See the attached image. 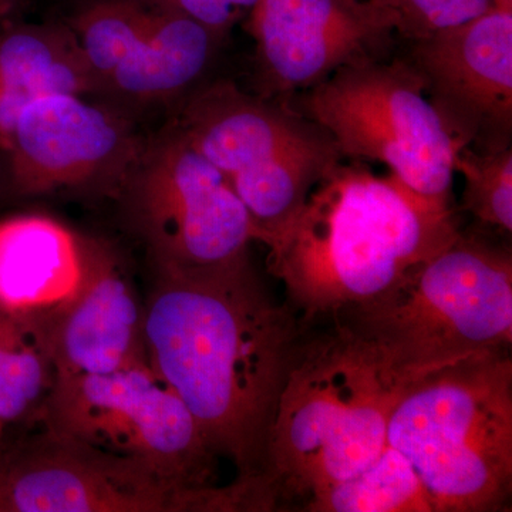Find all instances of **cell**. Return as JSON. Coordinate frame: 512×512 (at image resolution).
I'll return each instance as SVG.
<instances>
[{
	"instance_id": "44dd1931",
	"label": "cell",
	"mask_w": 512,
	"mask_h": 512,
	"mask_svg": "<svg viewBox=\"0 0 512 512\" xmlns=\"http://www.w3.org/2000/svg\"><path fill=\"white\" fill-rule=\"evenodd\" d=\"M153 6L140 0H106L84 10L73 33L101 86L126 62L146 35Z\"/></svg>"
},
{
	"instance_id": "2e32d148",
	"label": "cell",
	"mask_w": 512,
	"mask_h": 512,
	"mask_svg": "<svg viewBox=\"0 0 512 512\" xmlns=\"http://www.w3.org/2000/svg\"><path fill=\"white\" fill-rule=\"evenodd\" d=\"M73 30L23 26L0 37V141L5 143L20 110L52 94L100 89Z\"/></svg>"
},
{
	"instance_id": "603a6c76",
	"label": "cell",
	"mask_w": 512,
	"mask_h": 512,
	"mask_svg": "<svg viewBox=\"0 0 512 512\" xmlns=\"http://www.w3.org/2000/svg\"><path fill=\"white\" fill-rule=\"evenodd\" d=\"M392 13L396 32L410 42L458 23L477 18L493 8V0H370Z\"/></svg>"
},
{
	"instance_id": "e0dca14e",
	"label": "cell",
	"mask_w": 512,
	"mask_h": 512,
	"mask_svg": "<svg viewBox=\"0 0 512 512\" xmlns=\"http://www.w3.org/2000/svg\"><path fill=\"white\" fill-rule=\"evenodd\" d=\"M151 6L146 35L106 86L131 99H164L184 92L210 66L222 37L187 13Z\"/></svg>"
},
{
	"instance_id": "52a82bcc",
	"label": "cell",
	"mask_w": 512,
	"mask_h": 512,
	"mask_svg": "<svg viewBox=\"0 0 512 512\" xmlns=\"http://www.w3.org/2000/svg\"><path fill=\"white\" fill-rule=\"evenodd\" d=\"M35 420L181 490L217 487L211 481L215 454L197 421L148 362L106 375L57 377Z\"/></svg>"
},
{
	"instance_id": "cb8c5ba5",
	"label": "cell",
	"mask_w": 512,
	"mask_h": 512,
	"mask_svg": "<svg viewBox=\"0 0 512 512\" xmlns=\"http://www.w3.org/2000/svg\"><path fill=\"white\" fill-rule=\"evenodd\" d=\"M157 5L180 10L220 36H224L245 10H251L258 0H151Z\"/></svg>"
},
{
	"instance_id": "7a4b0ae2",
	"label": "cell",
	"mask_w": 512,
	"mask_h": 512,
	"mask_svg": "<svg viewBox=\"0 0 512 512\" xmlns=\"http://www.w3.org/2000/svg\"><path fill=\"white\" fill-rule=\"evenodd\" d=\"M460 235L451 200L336 164L268 239V269L308 326L379 301Z\"/></svg>"
},
{
	"instance_id": "4fadbf2b",
	"label": "cell",
	"mask_w": 512,
	"mask_h": 512,
	"mask_svg": "<svg viewBox=\"0 0 512 512\" xmlns=\"http://www.w3.org/2000/svg\"><path fill=\"white\" fill-rule=\"evenodd\" d=\"M100 247L47 215L0 218V313L47 342L89 281Z\"/></svg>"
},
{
	"instance_id": "ffe728a7",
	"label": "cell",
	"mask_w": 512,
	"mask_h": 512,
	"mask_svg": "<svg viewBox=\"0 0 512 512\" xmlns=\"http://www.w3.org/2000/svg\"><path fill=\"white\" fill-rule=\"evenodd\" d=\"M57 379L42 335L0 313V421L35 420Z\"/></svg>"
},
{
	"instance_id": "5bb4252c",
	"label": "cell",
	"mask_w": 512,
	"mask_h": 512,
	"mask_svg": "<svg viewBox=\"0 0 512 512\" xmlns=\"http://www.w3.org/2000/svg\"><path fill=\"white\" fill-rule=\"evenodd\" d=\"M144 315L127 272L101 244L89 281L47 340L57 377L106 375L147 362Z\"/></svg>"
},
{
	"instance_id": "6da1fadb",
	"label": "cell",
	"mask_w": 512,
	"mask_h": 512,
	"mask_svg": "<svg viewBox=\"0 0 512 512\" xmlns=\"http://www.w3.org/2000/svg\"><path fill=\"white\" fill-rule=\"evenodd\" d=\"M147 362L237 480L264 476L279 397L305 326L256 281L249 259L157 274L144 305Z\"/></svg>"
},
{
	"instance_id": "d4e9b609",
	"label": "cell",
	"mask_w": 512,
	"mask_h": 512,
	"mask_svg": "<svg viewBox=\"0 0 512 512\" xmlns=\"http://www.w3.org/2000/svg\"><path fill=\"white\" fill-rule=\"evenodd\" d=\"M493 9L512 13V0H493Z\"/></svg>"
},
{
	"instance_id": "ba28073f",
	"label": "cell",
	"mask_w": 512,
	"mask_h": 512,
	"mask_svg": "<svg viewBox=\"0 0 512 512\" xmlns=\"http://www.w3.org/2000/svg\"><path fill=\"white\" fill-rule=\"evenodd\" d=\"M131 220L157 274L239 264L258 239L227 175L202 156L180 128L138 154L128 171Z\"/></svg>"
},
{
	"instance_id": "9a60e30c",
	"label": "cell",
	"mask_w": 512,
	"mask_h": 512,
	"mask_svg": "<svg viewBox=\"0 0 512 512\" xmlns=\"http://www.w3.org/2000/svg\"><path fill=\"white\" fill-rule=\"evenodd\" d=\"M181 131L227 178L330 136L289 103L215 84L188 103Z\"/></svg>"
},
{
	"instance_id": "4316f807",
	"label": "cell",
	"mask_w": 512,
	"mask_h": 512,
	"mask_svg": "<svg viewBox=\"0 0 512 512\" xmlns=\"http://www.w3.org/2000/svg\"><path fill=\"white\" fill-rule=\"evenodd\" d=\"M3 431H5V424H3L2 421H0V444H2Z\"/></svg>"
},
{
	"instance_id": "7c38bea8",
	"label": "cell",
	"mask_w": 512,
	"mask_h": 512,
	"mask_svg": "<svg viewBox=\"0 0 512 512\" xmlns=\"http://www.w3.org/2000/svg\"><path fill=\"white\" fill-rule=\"evenodd\" d=\"M3 146L9 150L10 187L19 195L70 190L128 173L138 156L123 123L76 94L30 101Z\"/></svg>"
},
{
	"instance_id": "3957f363",
	"label": "cell",
	"mask_w": 512,
	"mask_h": 512,
	"mask_svg": "<svg viewBox=\"0 0 512 512\" xmlns=\"http://www.w3.org/2000/svg\"><path fill=\"white\" fill-rule=\"evenodd\" d=\"M332 322L319 335L305 328L276 407L262 476L276 510L305 507L369 467L416 377L396 369L373 340Z\"/></svg>"
},
{
	"instance_id": "ac0fdd59",
	"label": "cell",
	"mask_w": 512,
	"mask_h": 512,
	"mask_svg": "<svg viewBox=\"0 0 512 512\" xmlns=\"http://www.w3.org/2000/svg\"><path fill=\"white\" fill-rule=\"evenodd\" d=\"M332 136L229 177L265 244L302 207L320 178L342 161Z\"/></svg>"
},
{
	"instance_id": "277c9868",
	"label": "cell",
	"mask_w": 512,
	"mask_h": 512,
	"mask_svg": "<svg viewBox=\"0 0 512 512\" xmlns=\"http://www.w3.org/2000/svg\"><path fill=\"white\" fill-rule=\"evenodd\" d=\"M511 349L478 353L414 377L387 444L412 464L433 512H495L512 491Z\"/></svg>"
},
{
	"instance_id": "5b68a950",
	"label": "cell",
	"mask_w": 512,
	"mask_h": 512,
	"mask_svg": "<svg viewBox=\"0 0 512 512\" xmlns=\"http://www.w3.org/2000/svg\"><path fill=\"white\" fill-rule=\"evenodd\" d=\"M332 320L373 340L407 376L511 349V251L460 232L379 301Z\"/></svg>"
},
{
	"instance_id": "8992f818",
	"label": "cell",
	"mask_w": 512,
	"mask_h": 512,
	"mask_svg": "<svg viewBox=\"0 0 512 512\" xmlns=\"http://www.w3.org/2000/svg\"><path fill=\"white\" fill-rule=\"evenodd\" d=\"M291 106L328 131L343 157L382 163L414 191L451 200L460 147L412 63L350 64L303 90Z\"/></svg>"
},
{
	"instance_id": "d6986e66",
	"label": "cell",
	"mask_w": 512,
	"mask_h": 512,
	"mask_svg": "<svg viewBox=\"0 0 512 512\" xmlns=\"http://www.w3.org/2000/svg\"><path fill=\"white\" fill-rule=\"evenodd\" d=\"M312 512H433L410 461L387 444L359 474L332 485L303 507Z\"/></svg>"
},
{
	"instance_id": "8fae6325",
	"label": "cell",
	"mask_w": 512,
	"mask_h": 512,
	"mask_svg": "<svg viewBox=\"0 0 512 512\" xmlns=\"http://www.w3.org/2000/svg\"><path fill=\"white\" fill-rule=\"evenodd\" d=\"M262 84L274 96L311 89L350 64L383 59L392 13L370 0H258L249 10Z\"/></svg>"
},
{
	"instance_id": "9c48e42d",
	"label": "cell",
	"mask_w": 512,
	"mask_h": 512,
	"mask_svg": "<svg viewBox=\"0 0 512 512\" xmlns=\"http://www.w3.org/2000/svg\"><path fill=\"white\" fill-rule=\"evenodd\" d=\"M225 487L181 490L126 458L43 429L0 451V512H222Z\"/></svg>"
},
{
	"instance_id": "30bf717a",
	"label": "cell",
	"mask_w": 512,
	"mask_h": 512,
	"mask_svg": "<svg viewBox=\"0 0 512 512\" xmlns=\"http://www.w3.org/2000/svg\"><path fill=\"white\" fill-rule=\"evenodd\" d=\"M410 63L458 147L511 146L512 13L491 8L413 40Z\"/></svg>"
},
{
	"instance_id": "7402d4cb",
	"label": "cell",
	"mask_w": 512,
	"mask_h": 512,
	"mask_svg": "<svg viewBox=\"0 0 512 512\" xmlns=\"http://www.w3.org/2000/svg\"><path fill=\"white\" fill-rule=\"evenodd\" d=\"M454 171L464 177V210L481 224L511 234V146L484 151L460 148L454 157Z\"/></svg>"
},
{
	"instance_id": "484cf974",
	"label": "cell",
	"mask_w": 512,
	"mask_h": 512,
	"mask_svg": "<svg viewBox=\"0 0 512 512\" xmlns=\"http://www.w3.org/2000/svg\"><path fill=\"white\" fill-rule=\"evenodd\" d=\"M15 2L16 0H0V16L6 15L15 5Z\"/></svg>"
}]
</instances>
